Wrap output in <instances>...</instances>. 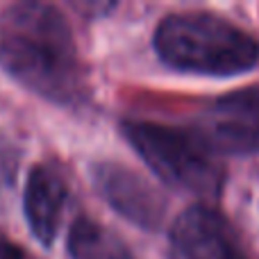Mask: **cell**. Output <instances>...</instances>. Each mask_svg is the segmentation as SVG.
Returning <instances> with one entry per match:
<instances>
[{
    "mask_svg": "<svg viewBox=\"0 0 259 259\" xmlns=\"http://www.w3.org/2000/svg\"><path fill=\"white\" fill-rule=\"evenodd\" d=\"M0 66L32 94L59 105L82 96V68L64 14L46 3H14L0 14Z\"/></svg>",
    "mask_w": 259,
    "mask_h": 259,
    "instance_id": "cell-1",
    "label": "cell"
},
{
    "mask_svg": "<svg viewBox=\"0 0 259 259\" xmlns=\"http://www.w3.org/2000/svg\"><path fill=\"white\" fill-rule=\"evenodd\" d=\"M155 50L168 66L202 75H237L259 62L250 34L207 14L166 16L155 30Z\"/></svg>",
    "mask_w": 259,
    "mask_h": 259,
    "instance_id": "cell-2",
    "label": "cell"
},
{
    "mask_svg": "<svg viewBox=\"0 0 259 259\" xmlns=\"http://www.w3.org/2000/svg\"><path fill=\"white\" fill-rule=\"evenodd\" d=\"M123 134L164 182L196 193H211L223 182V168L193 134L155 123H123Z\"/></svg>",
    "mask_w": 259,
    "mask_h": 259,
    "instance_id": "cell-3",
    "label": "cell"
},
{
    "mask_svg": "<svg viewBox=\"0 0 259 259\" xmlns=\"http://www.w3.org/2000/svg\"><path fill=\"white\" fill-rule=\"evenodd\" d=\"M196 137L209 152H259V87L216 100L202 114Z\"/></svg>",
    "mask_w": 259,
    "mask_h": 259,
    "instance_id": "cell-4",
    "label": "cell"
},
{
    "mask_svg": "<svg viewBox=\"0 0 259 259\" xmlns=\"http://www.w3.org/2000/svg\"><path fill=\"white\" fill-rule=\"evenodd\" d=\"M168 259H246L232 228L214 209L193 205L175 219Z\"/></svg>",
    "mask_w": 259,
    "mask_h": 259,
    "instance_id": "cell-5",
    "label": "cell"
},
{
    "mask_svg": "<svg viewBox=\"0 0 259 259\" xmlns=\"http://www.w3.org/2000/svg\"><path fill=\"white\" fill-rule=\"evenodd\" d=\"M91 175L98 193L127 221L146 230L161 223L164 200L139 173L121 164H98Z\"/></svg>",
    "mask_w": 259,
    "mask_h": 259,
    "instance_id": "cell-6",
    "label": "cell"
},
{
    "mask_svg": "<svg viewBox=\"0 0 259 259\" xmlns=\"http://www.w3.org/2000/svg\"><path fill=\"white\" fill-rule=\"evenodd\" d=\"M68 189L64 178L48 164H39L30 170L23 193V211L27 225L41 246H53L59 232Z\"/></svg>",
    "mask_w": 259,
    "mask_h": 259,
    "instance_id": "cell-7",
    "label": "cell"
},
{
    "mask_svg": "<svg viewBox=\"0 0 259 259\" xmlns=\"http://www.w3.org/2000/svg\"><path fill=\"white\" fill-rule=\"evenodd\" d=\"M68 252L73 259H134L127 246L91 219H77L68 234Z\"/></svg>",
    "mask_w": 259,
    "mask_h": 259,
    "instance_id": "cell-8",
    "label": "cell"
},
{
    "mask_svg": "<svg viewBox=\"0 0 259 259\" xmlns=\"http://www.w3.org/2000/svg\"><path fill=\"white\" fill-rule=\"evenodd\" d=\"M16 157H14V150H12V143H5L0 139V178L5 180L7 184H12L14 175H16Z\"/></svg>",
    "mask_w": 259,
    "mask_h": 259,
    "instance_id": "cell-9",
    "label": "cell"
},
{
    "mask_svg": "<svg viewBox=\"0 0 259 259\" xmlns=\"http://www.w3.org/2000/svg\"><path fill=\"white\" fill-rule=\"evenodd\" d=\"M0 259H27V255L18 243L9 241L5 234H0Z\"/></svg>",
    "mask_w": 259,
    "mask_h": 259,
    "instance_id": "cell-10",
    "label": "cell"
}]
</instances>
